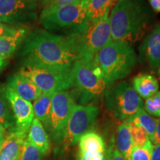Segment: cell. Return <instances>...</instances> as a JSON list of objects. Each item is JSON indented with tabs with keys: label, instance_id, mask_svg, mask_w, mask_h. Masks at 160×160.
<instances>
[{
	"label": "cell",
	"instance_id": "21",
	"mask_svg": "<svg viewBox=\"0 0 160 160\" xmlns=\"http://www.w3.org/2000/svg\"><path fill=\"white\" fill-rule=\"evenodd\" d=\"M53 93H42L35 100L33 105V114L37 119L44 128H47L48 123L50 112L51 108V101Z\"/></svg>",
	"mask_w": 160,
	"mask_h": 160
},
{
	"label": "cell",
	"instance_id": "39",
	"mask_svg": "<svg viewBox=\"0 0 160 160\" xmlns=\"http://www.w3.org/2000/svg\"><path fill=\"white\" fill-rule=\"evenodd\" d=\"M2 142H0V150H1V147H2Z\"/></svg>",
	"mask_w": 160,
	"mask_h": 160
},
{
	"label": "cell",
	"instance_id": "11",
	"mask_svg": "<svg viewBox=\"0 0 160 160\" xmlns=\"http://www.w3.org/2000/svg\"><path fill=\"white\" fill-rule=\"evenodd\" d=\"M39 0H0V22L17 26L37 19Z\"/></svg>",
	"mask_w": 160,
	"mask_h": 160
},
{
	"label": "cell",
	"instance_id": "5",
	"mask_svg": "<svg viewBox=\"0 0 160 160\" xmlns=\"http://www.w3.org/2000/svg\"><path fill=\"white\" fill-rule=\"evenodd\" d=\"M89 1H77L62 6L39 18L40 23L48 31L68 30V34L82 31L89 23L88 19Z\"/></svg>",
	"mask_w": 160,
	"mask_h": 160
},
{
	"label": "cell",
	"instance_id": "22",
	"mask_svg": "<svg viewBox=\"0 0 160 160\" xmlns=\"http://www.w3.org/2000/svg\"><path fill=\"white\" fill-rule=\"evenodd\" d=\"M118 0H90L88 6V19L90 22H96L109 13L112 6Z\"/></svg>",
	"mask_w": 160,
	"mask_h": 160
},
{
	"label": "cell",
	"instance_id": "25",
	"mask_svg": "<svg viewBox=\"0 0 160 160\" xmlns=\"http://www.w3.org/2000/svg\"><path fill=\"white\" fill-rule=\"evenodd\" d=\"M127 122L128 124L130 131H131L134 147H145L151 142L147 133L142 128L135 125L131 121H128Z\"/></svg>",
	"mask_w": 160,
	"mask_h": 160
},
{
	"label": "cell",
	"instance_id": "30",
	"mask_svg": "<svg viewBox=\"0 0 160 160\" xmlns=\"http://www.w3.org/2000/svg\"><path fill=\"white\" fill-rule=\"evenodd\" d=\"M18 28H19V27H17V26L10 25L8 24L0 22V37L13 34L17 31Z\"/></svg>",
	"mask_w": 160,
	"mask_h": 160
},
{
	"label": "cell",
	"instance_id": "40",
	"mask_svg": "<svg viewBox=\"0 0 160 160\" xmlns=\"http://www.w3.org/2000/svg\"><path fill=\"white\" fill-rule=\"evenodd\" d=\"M77 1H84V0H77Z\"/></svg>",
	"mask_w": 160,
	"mask_h": 160
},
{
	"label": "cell",
	"instance_id": "29",
	"mask_svg": "<svg viewBox=\"0 0 160 160\" xmlns=\"http://www.w3.org/2000/svg\"><path fill=\"white\" fill-rule=\"evenodd\" d=\"M153 148L151 142L145 147H133L130 160H151Z\"/></svg>",
	"mask_w": 160,
	"mask_h": 160
},
{
	"label": "cell",
	"instance_id": "32",
	"mask_svg": "<svg viewBox=\"0 0 160 160\" xmlns=\"http://www.w3.org/2000/svg\"><path fill=\"white\" fill-rule=\"evenodd\" d=\"M156 122H157V126H156V132L154 137V145H160V118L159 119H156Z\"/></svg>",
	"mask_w": 160,
	"mask_h": 160
},
{
	"label": "cell",
	"instance_id": "8",
	"mask_svg": "<svg viewBox=\"0 0 160 160\" xmlns=\"http://www.w3.org/2000/svg\"><path fill=\"white\" fill-rule=\"evenodd\" d=\"M76 99L71 92L63 91L53 93L47 131L56 145H61L66 126L75 106Z\"/></svg>",
	"mask_w": 160,
	"mask_h": 160
},
{
	"label": "cell",
	"instance_id": "13",
	"mask_svg": "<svg viewBox=\"0 0 160 160\" xmlns=\"http://www.w3.org/2000/svg\"><path fill=\"white\" fill-rule=\"evenodd\" d=\"M78 160H108L105 140L97 132L90 131L79 140Z\"/></svg>",
	"mask_w": 160,
	"mask_h": 160
},
{
	"label": "cell",
	"instance_id": "14",
	"mask_svg": "<svg viewBox=\"0 0 160 160\" xmlns=\"http://www.w3.org/2000/svg\"><path fill=\"white\" fill-rule=\"evenodd\" d=\"M140 57L153 70L160 68V25H157L139 47Z\"/></svg>",
	"mask_w": 160,
	"mask_h": 160
},
{
	"label": "cell",
	"instance_id": "9",
	"mask_svg": "<svg viewBox=\"0 0 160 160\" xmlns=\"http://www.w3.org/2000/svg\"><path fill=\"white\" fill-rule=\"evenodd\" d=\"M99 115V108L93 105H76L66 126L62 142L64 151L75 145L81 137L91 131Z\"/></svg>",
	"mask_w": 160,
	"mask_h": 160
},
{
	"label": "cell",
	"instance_id": "20",
	"mask_svg": "<svg viewBox=\"0 0 160 160\" xmlns=\"http://www.w3.org/2000/svg\"><path fill=\"white\" fill-rule=\"evenodd\" d=\"M113 145L126 160L131 159V152L134 146L127 122H123L118 126Z\"/></svg>",
	"mask_w": 160,
	"mask_h": 160
},
{
	"label": "cell",
	"instance_id": "12",
	"mask_svg": "<svg viewBox=\"0 0 160 160\" xmlns=\"http://www.w3.org/2000/svg\"><path fill=\"white\" fill-rule=\"evenodd\" d=\"M2 91L11 106L15 119V131L28 133L34 118L33 105L31 102L19 97L7 85L4 86Z\"/></svg>",
	"mask_w": 160,
	"mask_h": 160
},
{
	"label": "cell",
	"instance_id": "15",
	"mask_svg": "<svg viewBox=\"0 0 160 160\" xmlns=\"http://www.w3.org/2000/svg\"><path fill=\"white\" fill-rule=\"evenodd\" d=\"M7 85L19 97L28 102L35 101L42 93L41 91L28 78L19 72L10 78Z\"/></svg>",
	"mask_w": 160,
	"mask_h": 160
},
{
	"label": "cell",
	"instance_id": "24",
	"mask_svg": "<svg viewBox=\"0 0 160 160\" xmlns=\"http://www.w3.org/2000/svg\"><path fill=\"white\" fill-rule=\"evenodd\" d=\"M0 124L8 131H15V119L8 100L0 91Z\"/></svg>",
	"mask_w": 160,
	"mask_h": 160
},
{
	"label": "cell",
	"instance_id": "2",
	"mask_svg": "<svg viewBox=\"0 0 160 160\" xmlns=\"http://www.w3.org/2000/svg\"><path fill=\"white\" fill-rule=\"evenodd\" d=\"M151 18L144 0H118L108 17L111 40L136 43L148 31Z\"/></svg>",
	"mask_w": 160,
	"mask_h": 160
},
{
	"label": "cell",
	"instance_id": "26",
	"mask_svg": "<svg viewBox=\"0 0 160 160\" xmlns=\"http://www.w3.org/2000/svg\"><path fill=\"white\" fill-rule=\"evenodd\" d=\"M77 0H39L42 11L40 18L43 17L62 6L76 2Z\"/></svg>",
	"mask_w": 160,
	"mask_h": 160
},
{
	"label": "cell",
	"instance_id": "16",
	"mask_svg": "<svg viewBox=\"0 0 160 160\" xmlns=\"http://www.w3.org/2000/svg\"><path fill=\"white\" fill-rule=\"evenodd\" d=\"M28 133L8 131L2 143L0 155L5 160H17Z\"/></svg>",
	"mask_w": 160,
	"mask_h": 160
},
{
	"label": "cell",
	"instance_id": "6",
	"mask_svg": "<svg viewBox=\"0 0 160 160\" xmlns=\"http://www.w3.org/2000/svg\"><path fill=\"white\" fill-rule=\"evenodd\" d=\"M105 104L110 113L122 122L131 120L143 108L142 98L126 82H119L105 91Z\"/></svg>",
	"mask_w": 160,
	"mask_h": 160
},
{
	"label": "cell",
	"instance_id": "36",
	"mask_svg": "<svg viewBox=\"0 0 160 160\" xmlns=\"http://www.w3.org/2000/svg\"><path fill=\"white\" fill-rule=\"evenodd\" d=\"M5 134H6L5 129L4 128L3 126L0 124V142H3L4 139H5Z\"/></svg>",
	"mask_w": 160,
	"mask_h": 160
},
{
	"label": "cell",
	"instance_id": "33",
	"mask_svg": "<svg viewBox=\"0 0 160 160\" xmlns=\"http://www.w3.org/2000/svg\"><path fill=\"white\" fill-rule=\"evenodd\" d=\"M151 160H160V145H154L152 151Z\"/></svg>",
	"mask_w": 160,
	"mask_h": 160
},
{
	"label": "cell",
	"instance_id": "35",
	"mask_svg": "<svg viewBox=\"0 0 160 160\" xmlns=\"http://www.w3.org/2000/svg\"><path fill=\"white\" fill-rule=\"evenodd\" d=\"M7 65H8L7 59H5V58L0 57V71H2L6 66H7Z\"/></svg>",
	"mask_w": 160,
	"mask_h": 160
},
{
	"label": "cell",
	"instance_id": "27",
	"mask_svg": "<svg viewBox=\"0 0 160 160\" xmlns=\"http://www.w3.org/2000/svg\"><path fill=\"white\" fill-rule=\"evenodd\" d=\"M43 154L26 138L17 160H42Z\"/></svg>",
	"mask_w": 160,
	"mask_h": 160
},
{
	"label": "cell",
	"instance_id": "23",
	"mask_svg": "<svg viewBox=\"0 0 160 160\" xmlns=\"http://www.w3.org/2000/svg\"><path fill=\"white\" fill-rule=\"evenodd\" d=\"M129 121L134 123L135 125H139L145 130L150 140L153 145H154V137L156 132V126L157 122L154 118L146 112L143 108L141 109L134 117Z\"/></svg>",
	"mask_w": 160,
	"mask_h": 160
},
{
	"label": "cell",
	"instance_id": "3",
	"mask_svg": "<svg viewBox=\"0 0 160 160\" xmlns=\"http://www.w3.org/2000/svg\"><path fill=\"white\" fill-rule=\"evenodd\" d=\"M137 57L128 43L111 40L97 52L93 61L101 70L108 88L128 77L137 63Z\"/></svg>",
	"mask_w": 160,
	"mask_h": 160
},
{
	"label": "cell",
	"instance_id": "4",
	"mask_svg": "<svg viewBox=\"0 0 160 160\" xmlns=\"http://www.w3.org/2000/svg\"><path fill=\"white\" fill-rule=\"evenodd\" d=\"M71 74L76 96L82 105L101 96L107 89L101 70L93 61L80 59L72 65Z\"/></svg>",
	"mask_w": 160,
	"mask_h": 160
},
{
	"label": "cell",
	"instance_id": "1",
	"mask_svg": "<svg viewBox=\"0 0 160 160\" xmlns=\"http://www.w3.org/2000/svg\"><path fill=\"white\" fill-rule=\"evenodd\" d=\"M79 33L55 34L44 30L29 32L21 51L22 66L71 69L80 59Z\"/></svg>",
	"mask_w": 160,
	"mask_h": 160
},
{
	"label": "cell",
	"instance_id": "34",
	"mask_svg": "<svg viewBox=\"0 0 160 160\" xmlns=\"http://www.w3.org/2000/svg\"><path fill=\"white\" fill-rule=\"evenodd\" d=\"M151 8L157 13H160V0H148Z\"/></svg>",
	"mask_w": 160,
	"mask_h": 160
},
{
	"label": "cell",
	"instance_id": "7",
	"mask_svg": "<svg viewBox=\"0 0 160 160\" xmlns=\"http://www.w3.org/2000/svg\"><path fill=\"white\" fill-rule=\"evenodd\" d=\"M19 72L28 78L42 93L67 91L73 87L71 69L22 66Z\"/></svg>",
	"mask_w": 160,
	"mask_h": 160
},
{
	"label": "cell",
	"instance_id": "31",
	"mask_svg": "<svg viewBox=\"0 0 160 160\" xmlns=\"http://www.w3.org/2000/svg\"><path fill=\"white\" fill-rule=\"evenodd\" d=\"M108 160H126L118 150L111 145L108 148Z\"/></svg>",
	"mask_w": 160,
	"mask_h": 160
},
{
	"label": "cell",
	"instance_id": "19",
	"mask_svg": "<svg viewBox=\"0 0 160 160\" xmlns=\"http://www.w3.org/2000/svg\"><path fill=\"white\" fill-rule=\"evenodd\" d=\"M133 89L143 99H148L159 91V85L155 76L149 73H142L133 79Z\"/></svg>",
	"mask_w": 160,
	"mask_h": 160
},
{
	"label": "cell",
	"instance_id": "18",
	"mask_svg": "<svg viewBox=\"0 0 160 160\" xmlns=\"http://www.w3.org/2000/svg\"><path fill=\"white\" fill-rule=\"evenodd\" d=\"M29 33L26 27H19L13 34L0 37V57L7 59L17 51Z\"/></svg>",
	"mask_w": 160,
	"mask_h": 160
},
{
	"label": "cell",
	"instance_id": "17",
	"mask_svg": "<svg viewBox=\"0 0 160 160\" xmlns=\"http://www.w3.org/2000/svg\"><path fill=\"white\" fill-rule=\"evenodd\" d=\"M27 140L35 146L43 155H46L49 153L51 149L49 136L42 123L36 118H33L28 132Z\"/></svg>",
	"mask_w": 160,
	"mask_h": 160
},
{
	"label": "cell",
	"instance_id": "10",
	"mask_svg": "<svg viewBox=\"0 0 160 160\" xmlns=\"http://www.w3.org/2000/svg\"><path fill=\"white\" fill-rule=\"evenodd\" d=\"M109 13L96 22H89L82 31L77 32L80 37V59L92 61L97 52L111 40Z\"/></svg>",
	"mask_w": 160,
	"mask_h": 160
},
{
	"label": "cell",
	"instance_id": "28",
	"mask_svg": "<svg viewBox=\"0 0 160 160\" xmlns=\"http://www.w3.org/2000/svg\"><path fill=\"white\" fill-rule=\"evenodd\" d=\"M144 108L149 115L160 118V91L146 99Z\"/></svg>",
	"mask_w": 160,
	"mask_h": 160
},
{
	"label": "cell",
	"instance_id": "38",
	"mask_svg": "<svg viewBox=\"0 0 160 160\" xmlns=\"http://www.w3.org/2000/svg\"><path fill=\"white\" fill-rule=\"evenodd\" d=\"M0 160H5V159H4V158H3L2 157L1 155H0Z\"/></svg>",
	"mask_w": 160,
	"mask_h": 160
},
{
	"label": "cell",
	"instance_id": "37",
	"mask_svg": "<svg viewBox=\"0 0 160 160\" xmlns=\"http://www.w3.org/2000/svg\"><path fill=\"white\" fill-rule=\"evenodd\" d=\"M157 77H158V82H160V68L157 70Z\"/></svg>",
	"mask_w": 160,
	"mask_h": 160
}]
</instances>
